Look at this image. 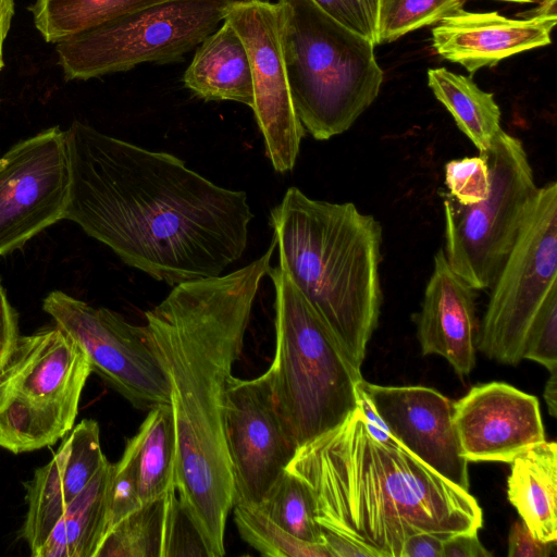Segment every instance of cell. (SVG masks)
I'll list each match as a JSON object with an SVG mask.
<instances>
[{
    "mask_svg": "<svg viewBox=\"0 0 557 557\" xmlns=\"http://www.w3.org/2000/svg\"><path fill=\"white\" fill-rule=\"evenodd\" d=\"M64 220L126 265L175 286L212 277L243 256L253 218L247 194L219 186L174 154L74 121Z\"/></svg>",
    "mask_w": 557,
    "mask_h": 557,
    "instance_id": "6da1fadb",
    "label": "cell"
},
{
    "mask_svg": "<svg viewBox=\"0 0 557 557\" xmlns=\"http://www.w3.org/2000/svg\"><path fill=\"white\" fill-rule=\"evenodd\" d=\"M275 248L272 239L261 257L240 269L177 284L145 313L147 342L170 385L175 491L208 557L225 554L234 502L224 428L227 384Z\"/></svg>",
    "mask_w": 557,
    "mask_h": 557,
    "instance_id": "7a4b0ae2",
    "label": "cell"
},
{
    "mask_svg": "<svg viewBox=\"0 0 557 557\" xmlns=\"http://www.w3.org/2000/svg\"><path fill=\"white\" fill-rule=\"evenodd\" d=\"M285 469L309 490L321 531L344 535L375 557H400L414 533L446 539L482 527V509L469 491L398 442L376 440L358 408L297 447Z\"/></svg>",
    "mask_w": 557,
    "mask_h": 557,
    "instance_id": "3957f363",
    "label": "cell"
},
{
    "mask_svg": "<svg viewBox=\"0 0 557 557\" xmlns=\"http://www.w3.org/2000/svg\"><path fill=\"white\" fill-rule=\"evenodd\" d=\"M270 224L277 265L360 370L382 305L380 222L352 202L312 199L293 186Z\"/></svg>",
    "mask_w": 557,
    "mask_h": 557,
    "instance_id": "277c9868",
    "label": "cell"
},
{
    "mask_svg": "<svg viewBox=\"0 0 557 557\" xmlns=\"http://www.w3.org/2000/svg\"><path fill=\"white\" fill-rule=\"evenodd\" d=\"M281 42L292 100L317 140L343 134L380 92L374 44L312 0H278Z\"/></svg>",
    "mask_w": 557,
    "mask_h": 557,
    "instance_id": "5b68a950",
    "label": "cell"
},
{
    "mask_svg": "<svg viewBox=\"0 0 557 557\" xmlns=\"http://www.w3.org/2000/svg\"><path fill=\"white\" fill-rule=\"evenodd\" d=\"M268 275L275 289V354L265 374L297 448L358 408L363 377L285 272L277 265Z\"/></svg>",
    "mask_w": 557,
    "mask_h": 557,
    "instance_id": "8992f818",
    "label": "cell"
},
{
    "mask_svg": "<svg viewBox=\"0 0 557 557\" xmlns=\"http://www.w3.org/2000/svg\"><path fill=\"white\" fill-rule=\"evenodd\" d=\"M90 373L84 350L57 324L20 335L0 372V447L33 451L69 434Z\"/></svg>",
    "mask_w": 557,
    "mask_h": 557,
    "instance_id": "52a82bcc",
    "label": "cell"
},
{
    "mask_svg": "<svg viewBox=\"0 0 557 557\" xmlns=\"http://www.w3.org/2000/svg\"><path fill=\"white\" fill-rule=\"evenodd\" d=\"M234 0H162L57 44L66 81L180 61L212 34Z\"/></svg>",
    "mask_w": 557,
    "mask_h": 557,
    "instance_id": "ba28073f",
    "label": "cell"
},
{
    "mask_svg": "<svg viewBox=\"0 0 557 557\" xmlns=\"http://www.w3.org/2000/svg\"><path fill=\"white\" fill-rule=\"evenodd\" d=\"M479 324L476 349L516 366L536 320L557 300V184L537 188L519 235L498 271Z\"/></svg>",
    "mask_w": 557,
    "mask_h": 557,
    "instance_id": "9c48e42d",
    "label": "cell"
},
{
    "mask_svg": "<svg viewBox=\"0 0 557 557\" xmlns=\"http://www.w3.org/2000/svg\"><path fill=\"white\" fill-rule=\"evenodd\" d=\"M479 153L490 169L486 198L462 206L446 194L443 201L446 259L476 290L492 286L539 188L519 138L502 129L491 147Z\"/></svg>",
    "mask_w": 557,
    "mask_h": 557,
    "instance_id": "30bf717a",
    "label": "cell"
},
{
    "mask_svg": "<svg viewBox=\"0 0 557 557\" xmlns=\"http://www.w3.org/2000/svg\"><path fill=\"white\" fill-rule=\"evenodd\" d=\"M42 309L86 354L91 372L138 409L170 404V385L144 326L108 308L63 292L49 293Z\"/></svg>",
    "mask_w": 557,
    "mask_h": 557,
    "instance_id": "8fae6325",
    "label": "cell"
},
{
    "mask_svg": "<svg viewBox=\"0 0 557 557\" xmlns=\"http://www.w3.org/2000/svg\"><path fill=\"white\" fill-rule=\"evenodd\" d=\"M71 188L66 131L52 126L0 157V256L64 220Z\"/></svg>",
    "mask_w": 557,
    "mask_h": 557,
    "instance_id": "7c38bea8",
    "label": "cell"
},
{
    "mask_svg": "<svg viewBox=\"0 0 557 557\" xmlns=\"http://www.w3.org/2000/svg\"><path fill=\"white\" fill-rule=\"evenodd\" d=\"M225 21L246 47L252 78L256 122L265 152L278 173L295 166L305 128L294 108L281 42L277 3L234 0Z\"/></svg>",
    "mask_w": 557,
    "mask_h": 557,
    "instance_id": "4fadbf2b",
    "label": "cell"
},
{
    "mask_svg": "<svg viewBox=\"0 0 557 557\" xmlns=\"http://www.w3.org/2000/svg\"><path fill=\"white\" fill-rule=\"evenodd\" d=\"M224 428L234 480L233 506H256L296 450L265 372L253 379L230 377Z\"/></svg>",
    "mask_w": 557,
    "mask_h": 557,
    "instance_id": "5bb4252c",
    "label": "cell"
},
{
    "mask_svg": "<svg viewBox=\"0 0 557 557\" xmlns=\"http://www.w3.org/2000/svg\"><path fill=\"white\" fill-rule=\"evenodd\" d=\"M357 385L405 449L470 492L469 462L461 454L450 399L425 386H384L363 379Z\"/></svg>",
    "mask_w": 557,
    "mask_h": 557,
    "instance_id": "9a60e30c",
    "label": "cell"
},
{
    "mask_svg": "<svg viewBox=\"0 0 557 557\" xmlns=\"http://www.w3.org/2000/svg\"><path fill=\"white\" fill-rule=\"evenodd\" d=\"M453 407L461 454L468 462L511 463L545 441L539 399L510 384H478Z\"/></svg>",
    "mask_w": 557,
    "mask_h": 557,
    "instance_id": "2e32d148",
    "label": "cell"
},
{
    "mask_svg": "<svg viewBox=\"0 0 557 557\" xmlns=\"http://www.w3.org/2000/svg\"><path fill=\"white\" fill-rule=\"evenodd\" d=\"M107 461L98 422L84 419L70 431L53 458L35 470L25 484L27 512L22 529L32 556Z\"/></svg>",
    "mask_w": 557,
    "mask_h": 557,
    "instance_id": "e0dca14e",
    "label": "cell"
},
{
    "mask_svg": "<svg viewBox=\"0 0 557 557\" xmlns=\"http://www.w3.org/2000/svg\"><path fill=\"white\" fill-rule=\"evenodd\" d=\"M556 20V12L546 10L528 18H509L497 12L462 9L433 27L432 46L444 59L474 73L510 55L549 45Z\"/></svg>",
    "mask_w": 557,
    "mask_h": 557,
    "instance_id": "ac0fdd59",
    "label": "cell"
},
{
    "mask_svg": "<svg viewBox=\"0 0 557 557\" xmlns=\"http://www.w3.org/2000/svg\"><path fill=\"white\" fill-rule=\"evenodd\" d=\"M475 299L476 289L450 268L444 249L437 250L416 318L417 336L423 355L445 358L460 376L475 366Z\"/></svg>",
    "mask_w": 557,
    "mask_h": 557,
    "instance_id": "d6986e66",
    "label": "cell"
},
{
    "mask_svg": "<svg viewBox=\"0 0 557 557\" xmlns=\"http://www.w3.org/2000/svg\"><path fill=\"white\" fill-rule=\"evenodd\" d=\"M208 556L176 491L144 503L109 529L94 557Z\"/></svg>",
    "mask_w": 557,
    "mask_h": 557,
    "instance_id": "ffe728a7",
    "label": "cell"
},
{
    "mask_svg": "<svg viewBox=\"0 0 557 557\" xmlns=\"http://www.w3.org/2000/svg\"><path fill=\"white\" fill-rule=\"evenodd\" d=\"M183 81L194 95L206 101L230 100L253 106L248 53L239 35L225 20L198 46Z\"/></svg>",
    "mask_w": 557,
    "mask_h": 557,
    "instance_id": "44dd1931",
    "label": "cell"
},
{
    "mask_svg": "<svg viewBox=\"0 0 557 557\" xmlns=\"http://www.w3.org/2000/svg\"><path fill=\"white\" fill-rule=\"evenodd\" d=\"M507 495L521 521L542 542H557V444L533 445L511 463Z\"/></svg>",
    "mask_w": 557,
    "mask_h": 557,
    "instance_id": "7402d4cb",
    "label": "cell"
},
{
    "mask_svg": "<svg viewBox=\"0 0 557 557\" xmlns=\"http://www.w3.org/2000/svg\"><path fill=\"white\" fill-rule=\"evenodd\" d=\"M107 461L69 505L35 557H94L107 529Z\"/></svg>",
    "mask_w": 557,
    "mask_h": 557,
    "instance_id": "603a6c76",
    "label": "cell"
},
{
    "mask_svg": "<svg viewBox=\"0 0 557 557\" xmlns=\"http://www.w3.org/2000/svg\"><path fill=\"white\" fill-rule=\"evenodd\" d=\"M127 445L134 455L143 504L175 490L176 434L170 404L151 408Z\"/></svg>",
    "mask_w": 557,
    "mask_h": 557,
    "instance_id": "cb8c5ba5",
    "label": "cell"
},
{
    "mask_svg": "<svg viewBox=\"0 0 557 557\" xmlns=\"http://www.w3.org/2000/svg\"><path fill=\"white\" fill-rule=\"evenodd\" d=\"M428 84L479 152L487 150L502 131L500 109L493 94L480 89L470 77L444 67L430 69Z\"/></svg>",
    "mask_w": 557,
    "mask_h": 557,
    "instance_id": "d4e9b609",
    "label": "cell"
},
{
    "mask_svg": "<svg viewBox=\"0 0 557 557\" xmlns=\"http://www.w3.org/2000/svg\"><path fill=\"white\" fill-rule=\"evenodd\" d=\"M159 1L35 0L28 10L42 38L58 44Z\"/></svg>",
    "mask_w": 557,
    "mask_h": 557,
    "instance_id": "484cf974",
    "label": "cell"
},
{
    "mask_svg": "<svg viewBox=\"0 0 557 557\" xmlns=\"http://www.w3.org/2000/svg\"><path fill=\"white\" fill-rule=\"evenodd\" d=\"M256 507L294 536L323 543L313 498L307 486L286 469Z\"/></svg>",
    "mask_w": 557,
    "mask_h": 557,
    "instance_id": "4316f807",
    "label": "cell"
},
{
    "mask_svg": "<svg viewBox=\"0 0 557 557\" xmlns=\"http://www.w3.org/2000/svg\"><path fill=\"white\" fill-rule=\"evenodd\" d=\"M240 537L263 556L333 557L324 543L302 541L288 533L256 506L234 505Z\"/></svg>",
    "mask_w": 557,
    "mask_h": 557,
    "instance_id": "83f0119b",
    "label": "cell"
},
{
    "mask_svg": "<svg viewBox=\"0 0 557 557\" xmlns=\"http://www.w3.org/2000/svg\"><path fill=\"white\" fill-rule=\"evenodd\" d=\"M462 8L463 0H381L380 44L394 41L409 32L437 24Z\"/></svg>",
    "mask_w": 557,
    "mask_h": 557,
    "instance_id": "f1b7e54d",
    "label": "cell"
},
{
    "mask_svg": "<svg viewBox=\"0 0 557 557\" xmlns=\"http://www.w3.org/2000/svg\"><path fill=\"white\" fill-rule=\"evenodd\" d=\"M141 505L134 455L126 444L121 459L110 467L106 532Z\"/></svg>",
    "mask_w": 557,
    "mask_h": 557,
    "instance_id": "f546056e",
    "label": "cell"
},
{
    "mask_svg": "<svg viewBox=\"0 0 557 557\" xmlns=\"http://www.w3.org/2000/svg\"><path fill=\"white\" fill-rule=\"evenodd\" d=\"M448 195L462 206L484 200L491 187L490 169L485 157L453 159L445 165Z\"/></svg>",
    "mask_w": 557,
    "mask_h": 557,
    "instance_id": "4dcf8cb0",
    "label": "cell"
},
{
    "mask_svg": "<svg viewBox=\"0 0 557 557\" xmlns=\"http://www.w3.org/2000/svg\"><path fill=\"white\" fill-rule=\"evenodd\" d=\"M323 12L348 29L368 38L379 39L381 0H312Z\"/></svg>",
    "mask_w": 557,
    "mask_h": 557,
    "instance_id": "1f68e13d",
    "label": "cell"
},
{
    "mask_svg": "<svg viewBox=\"0 0 557 557\" xmlns=\"http://www.w3.org/2000/svg\"><path fill=\"white\" fill-rule=\"evenodd\" d=\"M524 359L541 363L548 371L557 369V300L546 307L533 325Z\"/></svg>",
    "mask_w": 557,
    "mask_h": 557,
    "instance_id": "d6a6232c",
    "label": "cell"
},
{
    "mask_svg": "<svg viewBox=\"0 0 557 557\" xmlns=\"http://www.w3.org/2000/svg\"><path fill=\"white\" fill-rule=\"evenodd\" d=\"M557 542H542L535 539L522 521L511 524L508 535L509 557H549Z\"/></svg>",
    "mask_w": 557,
    "mask_h": 557,
    "instance_id": "836d02e7",
    "label": "cell"
},
{
    "mask_svg": "<svg viewBox=\"0 0 557 557\" xmlns=\"http://www.w3.org/2000/svg\"><path fill=\"white\" fill-rule=\"evenodd\" d=\"M18 336L17 312L10 304L0 280V372L3 369Z\"/></svg>",
    "mask_w": 557,
    "mask_h": 557,
    "instance_id": "e575fe53",
    "label": "cell"
},
{
    "mask_svg": "<svg viewBox=\"0 0 557 557\" xmlns=\"http://www.w3.org/2000/svg\"><path fill=\"white\" fill-rule=\"evenodd\" d=\"M443 557H491L478 531L453 534L443 541Z\"/></svg>",
    "mask_w": 557,
    "mask_h": 557,
    "instance_id": "d590c367",
    "label": "cell"
},
{
    "mask_svg": "<svg viewBox=\"0 0 557 557\" xmlns=\"http://www.w3.org/2000/svg\"><path fill=\"white\" fill-rule=\"evenodd\" d=\"M443 541L433 533H414L404 542L400 557H443Z\"/></svg>",
    "mask_w": 557,
    "mask_h": 557,
    "instance_id": "8d00e7d4",
    "label": "cell"
},
{
    "mask_svg": "<svg viewBox=\"0 0 557 557\" xmlns=\"http://www.w3.org/2000/svg\"><path fill=\"white\" fill-rule=\"evenodd\" d=\"M321 533L322 542L333 557H375L372 550L344 535L330 531H321Z\"/></svg>",
    "mask_w": 557,
    "mask_h": 557,
    "instance_id": "74e56055",
    "label": "cell"
},
{
    "mask_svg": "<svg viewBox=\"0 0 557 557\" xmlns=\"http://www.w3.org/2000/svg\"><path fill=\"white\" fill-rule=\"evenodd\" d=\"M15 13L14 0H0V71L4 67L3 44Z\"/></svg>",
    "mask_w": 557,
    "mask_h": 557,
    "instance_id": "f35d334b",
    "label": "cell"
},
{
    "mask_svg": "<svg viewBox=\"0 0 557 557\" xmlns=\"http://www.w3.org/2000/svg\"><path fill=\"white\" fill-rule=\"evenodd\" d=\"M549 377L544 388V399L548 407L549 414L556 418V394H557V373L556 370L548 371Z\"/></svg>",
    "mask_w": 557,
    "mask_h": 557,
    "instance_id": "ab89813d",
    "label": "cell"
},
{
    "mask_svg": "<svg viewBox=\"0 0 557 557\" xmlns=\"http://www.w3.org/2000/svg\"><path fill=\"white\" fill-rule=\"evenodd\" d=\"M502 1H510V2H519V3H532V2H547V1H556V0H502Z\"/></svg>",
    "mask_w": 557,
    "mask_h": 557,
    "instance_id": "60d3db41",
    "label": "cell"
},
{
    "mask_svg": "<svg viewBox=\"0 0 557 557\" xmlns=\"http://www.w3.org/2000/svg\"><path fill=\"white\" fill-rule=\"evenodd\" d=\"M0 103H1V98H0Z\"/></svg>",
    "mask_w": 557,
    "mask_h": 557,
    "instance_id": "b9f144b4",
    "label": "cell"
}]
</instances>
